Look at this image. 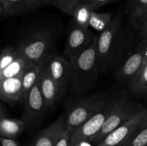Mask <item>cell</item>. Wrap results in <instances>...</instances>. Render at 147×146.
<instances>
[{
  "label": "cell",
  "mask_w": 147,
  "mask_h": 146,
  "mask_svg": "<svg viewBox=\"0 0 147 146\" xmlns=\"http://www.w3.org/2000/svg\"><path fill=\"white\" fill-rule=\"evenodd\" d=\"M74 146H91L90 145V142L89 141H83L80 142V143H77Z\"/></svg>",
  "instance_id": "cell-31"
},
{
  "label": "cell",
  "mask_w": 147,
  "mask_h": 146,
  "mask_svg": "<svg viewBox=\"0 0 147 146\" xmlns=\"http://www.w3.org/2000/svg\"><path fill=\"white\" fill-rule=\"evenodd\" d=\"M22 56H24L21 47L16 44L15 46L7 45L2 49L0 54V70L12 63Z\"/></svg>",
  "instance_id": "cell-23"
},
{
  "label": "cell",
  "mask_w": 147,
  "mask_h": 146,
  "mask_svg": "<svg viewBox=\"0 0 147 146\" xmlns=\"http://www.w3.org/2000/svg\"><path fill=\"white\" fill-rule=\"evenodd\" d=\"M139 34H140V37L142 38H144V37H147V18L139 29Z\"/></svg>",
  "instance_id": "cell-30"
},
{
  "label": "cell",
  "mask_w": 147,
  "mask_h": 146,
  "mask_svg": "<svg viewBox=\"0 0 147 146\" xmlns=\"http://www.w3.org/2000/svg\"><path fill=\"white\" fill-rule=\"evenodd\" d=\"M94 9L83 0H80L74 7L72 13L74 24L83 28H89V21Z\"/></svg>",
  "instance_id": "cell-19"
},
{
  "label": "cell",
  "mask_w": 147,
  "mask_h": 146,
  "mask_svg": "<svg viewBox=\"0 0 147 146\" xmlns=\"http://www.w3.org/2000/svg\"><path fill=\"white\" fill-rule=\"evenodd\" d=\"M129 88L135 95H147V62L129 82Z\"/></svg>",
  "instance_id": "cell-21"
},
{
  "label": "cell",
  "mask_w": 147,
  "mask_h": 146,
  "mask_svg": "<svg viewBox=\"0 0 147 146\" xmlns=\"http://www.w3.org/2000/svg\"><path fill=\"white\" fill-rule=\"evenodd\" d=\"M44 65L47 72L60 87L63 96L70 89L72 79L71 63L65 56L53 52L45 60Z\"/></svg>",
  "instance_id": "cell-7"
},
{
  "label": "cell",
  "mask_w": 147,
  "mask_h": 146,
  "mask_svg": "<svg viewBox=\"0 0 147 146\" xmlns=\"http://www.w3.org/2000/svg\"><path fill=\"white\" fill-rule=\"evenodd\" d=\"M112 108V98L103 109L78 127L71 135L70 146L83 141H89L100 132Z\"/></svg>",
  "instance_id": "cell-9"
},
{
  "label": "cell",
  "mask_w": 147,
  "mask_h": 146,
  "mask_svg": "<svg viewBox=\"0 0 147 146\" xmlns=\"http://www.w3.org/2000/svg\"><path fill=\"white\" fill-rule=\"evenodd\" d=\"M95 36L90 45L79 55L70 60L71 63L72 79L70 93L74 96H82L94 88L100 74L96 51Z\"/></svg>",
  "instance_id": "cell-1"
},
{
  "label": "cell",
  "mask_w": 147,
  "mask_h": 146,
  "mask_svg": "<svg viewBox=\"0 0 147 146\" xmlns=\"http://www.w3.org/2000/svg\"><path fill=\"white\" fill-rule=\"evenodd\" d=\"M23 103L24 108L22 120L25 123L27 130L32 131L40 125L48 109L38 82L32 87Z\"/></svg>",
  "instance_id": "cell-6"
},
{
  "label": "cell",
  "mask_w": 147,
  "mask_h": 146,
  "mask_svg": "<svg viewBox=\"0 0 147 146\" xmlns=\"http://www.w3.org/2000/svg\"><path fill=\"white\" fill-rule=\"evenodd\" d=\"M80 0H46L47 5L59 9L63 13L71 16L73 10Z\"/></svg>",
  "instance_id": "cell-25"
},
{
  "label": "cell",
  "mask_w": 147,
  "mask_h": 146,
  "mask_svg": "<svg viewBox=\"0 0 147 146\" xmlns=\"http://www.w3.org/2000/svg\"><path fill=\"white\" fill-rule=\"evenodd\" d=\"M127 142H126V143H123V144L121 145H119V146H126V143H127Z\"/></svg>",
  "instance_id": "cell-32"
},
{
  "label": "cell",
  "mask_w": 147,
  "mask_h": 146,
  "mask_svg": "<svg viewBox=\"0 0 147 146\" xmlns=\"http://www.w3.org/2000/svg\"><path fill=\"white\" fill-rule=\"evenodd\" d=\"M71 135V133L67 128L60 136L55 146H70Z\"/></svg>",
  "instance_id": "cell-26"
},
{
  "label": "cell",
  "mask_w": 147,
  "mask_h": 146,
  "mask_svg": "<svg viewBox=\"0 0 147 146\" xmlns=\"http://www.w3.org/2000/svg\"><path fill=\"white\" fill-rule=\"evenodd\" d=\"M122 22V16L120 14L113 16L109 27L97 36L96 51L100 73L107 70L113 63Z\"/></svg>",
  "instance_id": "cell-5"
},
{
  "label": "cell",
  "mask_w": 147,
  "mask_h": 146,
  "mask_svg": "<svg viewBox=\"0 0 147 146\" xmlns=\"http://www.w3.org/2000/svg\"><path fill=\"white\" fill-rule=\"evenodd\" d=\"M24 130H27L26 125L22 119L11 118L7 117L1 104L0 110V136L1 137L15 139Z\"/></svg>",
  "instance_id": "cell-16"
},
{
  "label": "cell",
  "mask_w": 147,
  "mask_h": 146,
  "mask_svg": "<svg viewBox=\"0 0 147 146\" xmlns=\"http://www.w3.org/2000/svg\"><path fill=\"white\" fill-rule=\"evenodd\" d=\"M144 64V59L140 50H136L129 54L118 67L115 75L121 81L129 82L135 77Z\"/></svg>",
  "instance_id": "cell-14"
},
{
  "label": "cell",
  "mask_w": 147,
  "mask_h": 146,
  "mask_svg": "<svg viewBox=\"0 0 147 146\" xmlns=\"http://www.w3.org/2000/svg\"><path fill=\"white\" fill-rule=\"evenodd\" d=\"M31 62L25 56H22L4 69L0 70V80L22 76Z\"/></svg>",
  "instance_id": "cell-20"
},
{
  "label": "cell",
  "mask_w": 147,
  "mask_h": 146,
  "mask_svg": "<svg viewBox=\"0 0 147 146\" xmlns=\"http://www.w3.org/2000/svg\"><path fill=\"white\" fill-rule=\"evenodd\" d=\"M126 146H147V118L128 140Z\"/></svg>",
  "instance_id": "cell-24"
},
{
  "label": "cell",
  "mask_w": 147,
  "mask_h": 146,
  "mask_svg": "<svg viewBox=\"0 0 147 146\" xmlns=\"http://www.w3.org/2000/svg\"><path fill=\"white\" fill-rule=\"evenodd\" d=\"M38 83L43 98L48 109L54 108L64 96L57 83L48 74L44 64L39 77Z\"/></svg>",
  "instance_id": "cell-13"
},
{
  "label": "cell",
  "mask_w": 147,
  "mask_h": 146,
  "mask_svg": "<svg viewBox=\"0 0 147 146\" xmlns=\"http://www.w3.org/2000/svg\"><path fill=\"white\" fill-rule=\"evenodd\" d=\"M142 107L125 94L112 98V108L110 114L101 130L90 139V143L96 144L100 143L109 133L131 118Z\"/></svg>",
  "instance_id": "cell-4"
},
{
  "label": "cell",
  "mask_w": 147,
  "mask_h": 146,
  "mask_svg": "<svg viewBox=\"0 0 147 146\" xmlns=\"http://www.w3.org/2000/svg\"><path fill=\"white\" fill-rule=\"evenodd\" d=\"M147 118V108L142 107L128 121L109 133L96 146H119L130 139L139 126Z\"/></svg>",
  "instance_id": "cell-8"
},
{
  "label": "cell",
  "mask_w": 147,
  "mask_h": 146,
  "mask_svg": "<svg viewBox=\"0 0 147 146\" xmlns=\"http://www.w3.org/2000/svg\"><path fill=\"white\" fill-rule=\"evenodd\" d=\"M111 100L105 94H95L68 100L66 104L67 127L72 133L103 109Z\"/></svg>",
  "instance_id": "cell-2"
},
{
  "label": "cell",
  "mask_w": 147,
  "mask_h": 146,
  "mask_svg": "<svg viewBox=\"0 0 147 146\" xmlns=\"http://www.w3.org/2000/svg\"><path fill=\"white\" fill-rule=\"evenodd\" d=\"M137 48L141 51L144 59V63L147 62V37L142 38V40L137 46Z\"/></svg>",
  "instance_id": "cell-28"
},
{
  "label": "cell",
  "mask_w": 147,
  "mask_h": 146,
  "mask_svg": "<svg viewBox=\"0 0 147 146\" xmlns=\"http://www.w3.org/2000/svg\"><path fill=\"white\" fill-rule=\"evenodd\" d=\"M55 31L51 27L33 29L27 31L17 43L24 55L32 62L42 64L52 54Z\"/></svg>",
  "instance_id": "cell-3"
},
{
  "label": "cell",
  "mask_w": 147,
  "mask_h": 146,
  "mask_svg": "<svg viewBox=\"0 0 147 146\" xmlns=\"http://www.w3.org/2000/svg\"><path fill=\"white\" fill-rule=\"evenodd\" d=\"M128 8L131 24L140 29L147 18V0H128Z\"/></svg>",
  "instance_id": "cell-17"
},
{
  "label": "cell",
  "mask_w": 147,
  "mask_h": 146,
  "mask_svg": "<svg viewBox=\"0 0 147 146\" xmlns=\"http://www.w3.org/2000/svg\"><path fill=\"white\" fill-rule=\"evenodd\" d=\"M83 1H86L88 4H90L94 10L98 9L100 7H103V6L106 5V4H111V3L116 2L118 0H83Z\"/></svg>",
  "instance_id": "cell-27"
},
{
  "label": "cell",
  "mask_w": 147,
  "mask_h": 146,
  "mask_svg": "<svg viewBox=\"0 0 147 146\" xmlns=\"http://www.w3.org/2000/svg\"><path fill=\"white\" fill-rule=\"evenodd\" d=\"M66 113L60 115L48 127L36 135L32 146H55L60 136L67 129Z\"/></svg>",
  "instance_id": "cell-11"
},
{
  "label": "cell",
  "mask_w": 147,
  "mask_h": 146,
  "mask_svg": "<svg viewBox=\"0 0 147 146\" xmlns=\"http://www.w3.org/2000/svg\"><path fill=\"white\" fill-rule=\"evenodd\" d=\"M113 17L112 12H97L94 11L90 16L89 27L100 33L109 27Z\"/></svg>",
  "instance_id": "cell-22"
},
{
  "label": "cell",
  "mask_w": 147,
  "mask_h": 146,
  "mask_svg": "<svg viewBox=\"0 0 147 146\" xmlns=\"http://www.w3.org/2000/svg\"><path fill=\"white\" fill-rule=\"evenodd\" d=\"M94 37L89 28H83L73 24L67 34L65 57L69 61L74 59L90 45Z\"/></svg>",
  "instance_id": "cell-10"
},
{
  "label": "cell",
  "mask_w": 147,
  "mask_h": 146,
  "mask_svg": "<svg viewBox=\"0 0 147 146\" xmlns=\"http://www.w3.org/2000/svg\"><path fill=\"white\" fill-rule=\"evenodd\" d=\"M47 5L46 0H0V13L3 17L25 14Z\"/></svg>",
  "instance_id": "cell-12"
},
{
  "label": "cell",
  "mask_w": 147,
  "mask_h": 146,
  "mask_svg": "<svg viewBox=\"0 0 147 146\" xmlns=\"http://www.w3.org/2000/svg\"><path fill=\"white\" fill-rule=\"evenodd\" d=\"M0 97L2 101L10 104L24 102L22 76L0 80Z\"/></svg>",
  "instance_id": "cell-15"
},
{
  "label": "cell",
  "mask_w": 147,
  "mask_h": 146,
  "mask_svg": "<svg viewBox=\"0 0 147 146\" xmlns=\"http://www.w3.org/2000/svg\"><path fill=\"white\" fill-rule=\"evenodd\" d=\"M1 146H20L15 139L6 138V137H1Z\"/></svg>",
  "instance_id": "cell-29"
},
{
  "label": "cell",
  "mask_w": 147,
  "mask_h": 146,
  "mask_svg": "<svg viewBox=\"0 0 147 146\" xmlns=\"http://www.w3.org/2000/svg\"><path fill=\"white\" fill-rule=\"evenodd\" d=\"M44 62L39 64L31 62L22 75L23 90H24V101L32 87L38 82Z\"/></svg>",
  "instance_id": "cell-18"
}]
</instances>
